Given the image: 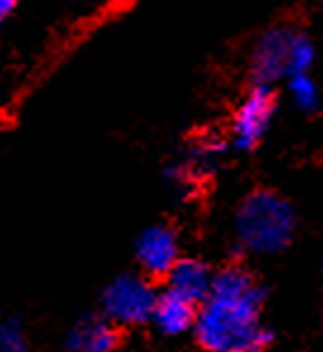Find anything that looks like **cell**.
Wrapping results in <instances>:
<instances>
[{"label":"cell","instance_id":"cell-6","mask_svg":"<svg viewBox=\"0 0 323 352\" xmlns=\"http://www.w3.org/2000/svg\"><path fill=\"white\" fill-rule=\"evenodd\" d=\"M135 257L150 281L166 278L174 264L179 262V241H176L174 229L164 224L145 229L135 243Z\"/></svg>","mask_w":323,"mask_h":352},{"label":"cell","instance_id":"cell-7","mask_svg":"<svg viewBox=\"0 0 323 352\" xmlns=\"http://www.w3.org/2000/svg\"><path fill=\"white\" fill-rule=\"evenodd\" d=\"M212 281H214V274L202 260L179 257V262L174 264V269L166 276V288L200 307L212 291Z\"/></svg>","mask_w":323,"mask_h":352},{"label":"cell","instance_id":"cell-13","mask_svg":"<svg viewBox=\"0 0 323 352\" xmlns=\"http://www.w3.org/2000/svg\"><path fill=\"white\" fill-rule=\"evenodd\" d=\"M14 8H17V0H0V24L14 12Z\"/></svg>","mask_w":323,"mask_h":352},{"label":"cell","instance_id":"cell-2","mask_svg":"<svg viewBox=\"0 0 323 352\" xmlns=\"http://www.w3.org/2000/svg\"><path fill=\"white\" fill-rule=\"evenodd\" d=\"M295 212L283 195L274 190H252L236 214V231L243 248L259 255H276L293 243Z\"/></svg>","mask_w":323,"mask_h":352},{"label":"cell","instance_id":"cell-9","mask_svg":"<svg viewBox=\"0 0 323 352\" xmlns=\"http://www.w3.org/2000/svg\"><path fill=\"white\" fill-rule=\"evenodd\" d=\"M195 319H197V305L190 300L181 298L179 293L164 288L162 293H157V302L153 309V319L155 326L166 336H179L186 331L195 329Z\"/></svg>","mask_w":323,"mask_h":352},{"label":"cell","instance_id":"cell-10","mask_svg":"<svg viewBox=\"0 0 323 352\" xmlns=\"http://www.w3.org/2000/svg\"><path fill=\"white\" fill-rule=\"evenodd\" d=\"M288 88L290 96H293V102L300 107L302 112H314L321 102V93L316 81L311 79L309 74H295L288 79Z\"/></svg>","mask_w":323,"mask_h":352},{"label":"cell","instance_id":"cell-3","mask_svg":"<svg viewBox=\"0 0 323 352\" xmlns=\"http://www.w3.org/2000/svg\"><path fill=\"white\" fill-rule=\"evenodd\" d=\"M155 302H157V291L153 288V281L135 274L114 278L102 293V312L117 326L150 322Z\"/></svg>","mask_w":323,"mask_h":352},{"label":"cell","instance_id":"cell-5","mask_svg":"<svg viewBox=\"0 0 323 352\" xmlns=\"http://www.w3.org/2000/svg\"><path fill=\"white\" fill-rule=\"evenodd\" d=\"M295 31L290 27H274L259 36L252 53V76L254 84L271 86L290 74V45Z\"/></svg>","mask_w":323,"mask_h":352},{"label":"cell","instance_id":"cell-11","mask_svg":"<svg viewBox=\"0 0 323 352\" xmlns=\"http://www.w3.org/2000/svg\"><path fill=\"white\" fill-rule=\"evenodd\" d=\"M314 55H316L314 43H311L304 34L295 31L293 45H290V74H288V79L295 74H309L311 65H314Z\"/></svg>","mask_w":323,"mask_h":352},{"label":"cell","instance_id":"cell-1","mask_svg":"<svg viewBox=\"0 0 323 352\" xmlns=\"http://www.w3.org/2000/svg\"><path fill=\"white\" fill-rule=\"evenodd\" d=\"M264 288L243 264L219 269L197 307L195 336L207 352H267L274 333L262 322Z\"/></svg>","mask_w":323,"mask_h":352},{"label":"cell","instance_id":"cell-8","mask_svg":"<svg viewBox=\"0 0 323 352\" xmlns=\"http://www.w3.org/2000/svg\"><path fill=\"white\" fill-rule=\"evenodd\" d=\"M122 343V326L107 317H83L71 329L67 348L71 352H114Z\"/></svg>","mask_w":323,"mask_h":352},{"label":"cell","instance_id":"cell-12","mask_svg":"<svg viewBox=\"0 0 323 352\" xmlns=\"http://www.w3.org/2000/svg\"><path fill=\"white\" fill-rule=\"evenodd\" d=\"M0 352H29V340L17 319L0 322Z\"/></svg>","mask_w":323,"mask_h":352},{"label":"cell","instance_id":"cell-4","mask_svg":"<svg viewBox=\"0 0 323 352\" xmlns=\"http://www.w3.org/2000/svg\"><path fill=\"white\" fill-rule=\"evenodd\" d=\"M276 110V96L271 86L254 84L252 91L245 96V100L238 107L233 117V146L238 150H252L259 146V141L267 133L271 117Z\"/></svg>","mask_w":323,"mask_h":352}]
</instances>
